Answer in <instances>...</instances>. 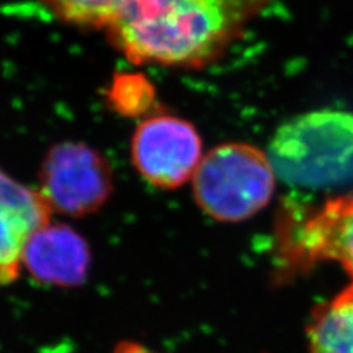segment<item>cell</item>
Segmentation results:
<instances>
[{"mask_svg":"<svg viewBox=\"0 0 353 353\" xmlns=\"http://www.w3.org/2000/svg\"><path fill=\"white\" fill-rule=\"evenodd\" d=\"M203 159L202 139L193 124L172 115H150L131 139V161L149 184L174 190L193 176Z\"/></svg>","mask_w":353,"mask_h":353,"instance_id":"cell-5","label":"cell"},{"mask_svg":"<svg viewBox=\"0 0 353 353\" xmlns=\"http://www.w3.org/2000/svg\"><path fill=\"white\" fill-rule=\"evenodd\" d=\"M106 99L115 112L130 118L143 117L157 103L153 84L141 74H117Z\"/></svg>","mask_w":353,"mask_h":353,"instance_id":"cell-11","label":"cell"},{"mask_svg":"<svg viewBox=\"0 0 353 353\" xmlns=\"http://www.w3.org/2000/svg\"><path fill=\"white\" fill-rule=\"evenodd\" d=\"M112 353H158L148 346L139 343V341L134 340H123L115 346Z\"/></svg>","mask_w":353,"mask_h":353,"instance_id":"cell-12","label":"cell"},{"mask_svg":"<svg viewBox=\"0 0 353 353\" xmlns=\"http://www.w3.org/2000/svg\"><path fill=\"white\" fill-rule=\"evenodd\" d=\"M268 157L283 181L323 189L353 179V114L323 109L284 123Z\"/></svg>","mask_w":353,"mask_h":353,"instance_id":"cell-2","label":"cell"},{"mask_svg":"<svg viewBox=\"0 0 353 353\" xmlns=\"http://www.w3.org/2000/svg\"><path fill=\"white\" fill-rule=\"evenodd\" d=\"M39 183L52 211L71 218L101 211L115 189L108 159L80 141L52 146L40 165Z\"/></svg>","mask_w":353,"mask_h":353,"instance_id":"cell-4","label":"cell"},{"mask_svg":"<svg viewBox=\"0 0 353 353\" xmlns=\"http://www.w3.org/2000/svg\"><path fill=\"white\" fill-rule=\"evenodd\" d=\"M40 2L68 24L108 28L127 0H40Z\"/></svg>","mask_w":353,"mask_h":353,"instance_id":"cell-10","label":"cell"},{"mask_svg":"<svg viewBox=\"0 0 353 353\" xmlns=\"http://www.w3.org/2000/svg\"><path fill=\"white\" fill-rule=\"evenodd\" d=\"M283 258L294 265L340 263L353 279V194L336 196L283 228Z\"/></svg>","mask_w":353,"mask_h":353,"instance_id":"cell-6","label":"cell"},{"mask_svg":"<svg viewBox=\"0 0 353 353\" xmlns=\"http://www.w3.org/2000/svg\"><path fill=\"white\" fill-rule=\"evenodd\" d=\"M307 340L311 353H353V283L315 309Z\"/></svg>","mask_w":353,"mask_h":353,"instance_id":"cell-9","label":"cell"},{"mask_svg":"<svg viewBox=\"0 0 353 353\" xmlns=\"http://www.w3.org/2000/svg\"><path fill=\"white\" fill-rule=\"evenodd\" d=\"M92 249L74 227L50 223L31 237L24 268L40 284L72 289L85 283L92 268Z\"/></svg>","mask_w":353,"mask_h":353,"instance_id":"cell-8","label":"cell"},{"mask_svg":"<svg viewBox=\"0 0 353 353\" xmlns=\"http://www.w3.org/2000/svg\"><path fill=\"white\" fill-rule=\"evenodd\" d=\"M52 215L40 190L0 168V285L19 279L27 245L37 231L52 223Z\"/></svg>","mask_w":353,"mask_h":353,"instance_id":"cell-7","label":"cell"},{"mask_svg":"<svg viewBox=\"0 0 353 353\" xmlns=\"http://www.w3.org/2000/svg\"><path fill=\"white\" fill-rule=\"evenodd\" d=\"M275 179L270 157L248 143H224L206 153L193 176V196L218 223H241L271 201Z\"/></svg>","mask_w":353,"mask_h":353,"instance_id":"cell-3","label":"cell"},{"mask_svg":"<svg viewBox=\"0 0 353 353\" xmlns=\"http://www.w3.org/2000/svg\"><path fill=\"white\" fill-rule=\"evenodd\" d=\"M265 0H127L106 31L134 63L202 66Z\"/></svg>","mask_w":353,"mask_h":353,"instance_id":"cell-1","label":"cell"}]
</instances>
